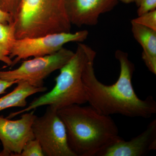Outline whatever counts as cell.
Here are the masks:
<instances>
[{
  "instance_id": "8fae6325",
  "label": "cell",
  "mask_w": 156,
  "mask_h": 156,
  "mask_svg": "<svg viewBox=\"0 0 156 156\" xmlns=\"http://www.w3.org/2000/svg\"><path fill=\"white\" fill-rule=\"evenodd\" d=\"M132 34L143 49L142 58L149 70L156 74V31L131 22Z\"/></svg>"
},
{
  "instance_id": "6da1fadb",
  "label": "cell",
  "mask_w": 156,
  "mask_h": 156,
  "mask_svg": "<svg viewBox=\"0 0 156 156\" xmlns=\"http://www.w3.org/2000/svg\"><path fill=\"white\" fill-rule=\"evenodd\" d=\"M96 52L91 55L85 65L82 80L87 102L101 114L110 116L119 114L130 117L148 119L156 113V102L150 95L143 100L137 96L132 84L135 69L128 53L117 50L115 57L119 62L120 71L118 80L107 85L95 76L94 62Z\"/></svg>"
},
{
  "instance_id": "9c48e42d",
  "label": "cell",
  "mask_w": 156,
  "mask_h": 156,
  "mask_svg": "<svg viewBox=\"0 0 156 156\" xmlns=\"http://www.w3.org/2000/svg\"><path fill=\"white\" fill-rule=\"evenodd\" d=\"M118 0H65L68 17L72 25L78 27L95 26L101 14L109 12Z\"/></svg>"
},
{
  "instance_id": "5bb4252c",
  "label": "cell",
  "mask_w": 156,
  "mask_h": 156,
  "mask_svg": "<svg viewBox=\"0 0 156 156\" xmlns=\"http://www.w3.org/2000/svg\"><path fill=\"white\" fill-rule=\"evenodd\" d=\"M131 22L156 31V10L144 13L131 20Z\"/></svg>"
},
{
  "instance_id": "d6986e66",
  "label": "cell",
  "mask_w": 156,
  "mask_h": 156,
  "mask_svg": "<svg viewBox=\"0 0 156 156\" xmlns=\"http://www.w3.org/2000/svg\"><path fill=\"white\" fill-rule=\"evenodd\" d=\"M0 61L5 63L7 66L11 67L13 63V60L9 57V54L2 49H0Z\"/></svg>"
},
{
  "instance_id": "3957f363",
  "label": "cell",
  "mask_w": 156,
  "mask_h": 156,
  "mask_svg": "<svg viewBox=\"0 0 156 156\" xmlns=\"http://www.w3.org/2000/svg\"><path fill=\"white\" fill-rule=\"evenodd\" d=\"M95 52L89 46L78 43L73 56L59 69L60 73L55 78L56 83L53 89L34 99L25 108L11 113L7 118L12 119L45 105L58 110L69 105L87 103L82 76L85 65Z\"/></svg>"
},
{
  "instance_id": "44dd1931",
  "label": "cell",
  "mask_w": 156,
  "mask_h": 156,
  "mask_svg": "<svg viewBox=\"0 0 156 156\" xmlns=\"http://www.w3.org/2000/svg\"><path fill=\"white\" fill-rule=\"evenodd\" d=\"M119 1L125 3V4H129L134 2V0H118Z\"/></svg>"
},
{
  "instance_id": "9a60e30c",
  "label": "cell",
  "mask_w": 156,
  "mask_h": 156,
  "mask_svg": "<svg viewBox=\"0 0 156 156\" xmlns=\"http://www.w3.org/2000/svg\"><path fill=\"white\" fill-rule=\"evenodd\" d=\"M44 154L40 143L35 138L26 144L18 156H44Z\"/></svg>"
},
{
  "instance_id": "7c38bea8",
  "label": "cell",
  "mask_w": 156,
  "mask_h": 156,
  "mask_svg": "<svg viewBox=\"0 0 156 156\" xmlns=\"http://www.w3.org/2000/svg\"><path fill=\"white\" fill-rule=\"evenodd\" d=\"M13 91L0 98V111L12 107H25L27 98L48 90L46 87H34L25 81H18Z\"/></svg>"
},
{
  "instance_id": "8992f818",
  "label": "cell",
  "mask_w": 156,
  "mask_h": 156,
  "mask_svg": "<svg viewBox=\"0 0 156 156\" xmlns=\"http://www.w3.org/2000/svg\"><path fill=\"white\" fill-rule=\"evenodd\" d=\"M89 35L87 30L74 33L62 32L49 34L34 37L16 39L10 50L9 57L13 60L11 67L20 60L30 57L47 56L56 53L70 42L82 43Z\"/></svg>"
},
{
  "instance_id": "7a4b0ae2",
  "label": "cell",
  "mask_w": 156,
  "mask_h": 156,
  "mask_svg": "<svg viewBox=\"0 0 156 156\" xmlns=\"http://www.w3.org/2000/svg\"><path fill=\"white\" fill-rule=\"evenodd\" d=\"M66 129L68 142L76 156H98L122 137L110 116L90 105H72L57 110Z\"/></svg>"
},
{
  "instance_id": "277c9868",
  "label": "cell",
  "mask_w": 156,
  "mask_h": 156,
  "mask_svg": "<svg viewBox=\"0 0 156 156\" xmlns=\"http://www.w3.org/2000/svg\"><path fill=\"white\" fill-rule=\"evenodd\" d=\"M16 39L70 32L65 0H21L13 19Z\"/></svg>"
},
{
  "instance_id": "30bf717a",
  "label": "cell",
  "mask_w": 156,
  "mask_h": 156,
  "mask_svg": "<svg viewBox=\"0 0 156 156\" xmlns=\"http://www.w3.org/2000/svg\"><path fill=\"white\" fill-rule=\"evenodd\" d=\"M156 149V119L145 131L129 141L122 139L101 151L98 156H143Z\"/></svg>"
},
{
  "instance_id": "5b68a950",
  "label": "cell",
  "mask_w": 156,
  "mask_h": 156,
  "mask_svg": "<svg viewBox=\"0 0 156 156\" xmlns=\"http://www.w3.org/2000/svg\"><path fill=\"white\" fill-rule=\"evenodd\" d=\"M74 54V52L72 50L63 48L53 54L34 57L23 61L15 69L0 71V79L9 81H25L34 87H44L45 79L64 66Z\"/></svg>"
},
{
  "instance_id": "e0dca14e",
  "label": "cell",
  "mask_w": 156,
  "mask_h": 156,
  "mask_svg": "<svg viewBox=\"0 0 156 156\" xmlns=\"http://www.w3.org/2000/svg\"><path fill=\"white\" fill-rule=\"evenodd\" d=\"M134 2L138 8V16L156 9V0H134Z\"/></svg>"
},
{
  "instance_id": "ac0fdd59",
  "label": "cell",
  "mask_w": 156,
  "mask_h": 156,
  "mask_svg": "<svg viewBox=\"0 0 156 156\" xmlns=\"http://www.w3.org/2000/svg\"><path fill=\"white\" fill-rule=\"evenodd\" d=\"M17 81H6L0 79V95L5 93L6 90L8 88L12 87L14 84H17Z\"/></svg>"
},
{
  "instance_id": "ffe728a7",
  "label": "cell",
  "mask_w": 156,
  "mask_h": 156,
  "mask_svg": "<svg viewBox=\"0 0 156 156\" xmlns=\"http://www.w3.org/2000/svg\"><path fill=\"white\" fill-rule=\"evenodd\" d=\"M13 18L11 15L0 9V23L6 24L13 22Z\"/></svg>"
},
{
  "instance_id": "2e32d148",
  "label": "cell",
  "mask_w": 156,
  "mask_h": 156,
  "mask_svg": "<svg viewBox=\"0 0 156 156\" xmlns=\"http://www.w3.org/2000/svg\"><path fill=\"white\" fill-rule=\"evenodd\" d=\"M21 0H0V9L14 17L17 13Z\"/></svg>"
},
{
  "instance_id": "7402d4cb",
  "label": "cell",
  "mask_w": 156,
  "mask_h": 156,
  "mask_svg": "<svg viewBox=\"0 0 156 156\" xmlns=\"http://www.w3.org/2000/svg\"><path fill=\"white\" fill-rule=\"evenodd\" d=\"M0 156H5V155L3 152L2 151H0Z\"/></svg>"
},
{
  "instance_id": "52a82bcc",
  "label": "cell",
  "mask_w": 156,
  "mask_h": 156,
  "mask_svg": "<svg viewBox=\"0 0 156 156\" xmlns=\"http://www.w3.org/2000/svg\"><path fill=\"white\" fill-rule=\"evenodd\" d=\"M32 130L45 156H76L69 147L65 126L56 109L48 106L43 115L37 116Z\"/></svg>"
},
{
  "instance_id": "4fadbf2b",
  "label": "cell",
  "mask_w": 156,
  "mask_h": 156,
  "mask_svg": "<svg viewBox=\"0 0 156 156\" xmlns=\"http://www.w3.org/2000/svg\"><path fill=\"white\" fill-rule=\"evenodd\" d=\"M16 40L13 22L6 24L0 23V49L9 55L10 50Z\"/></svg>"
},
{
  "instance_id": "ba28073f",
  "label": "cell",
  "mask_w": 156,
  "mask_h": 156,
  "mask_svg": "<svg viewBox=\"0 0 156 156\" xmlns=\"http://www.w3.org/2000/svg\"><path fill=\"white\" fill-rule=\"evenodd\" d=\"M36 116L32 111L23 113L17 120L0 116V141L5 156H18L26 144L34 139L32 125Z\"/></svg>"
}]
</instances>
